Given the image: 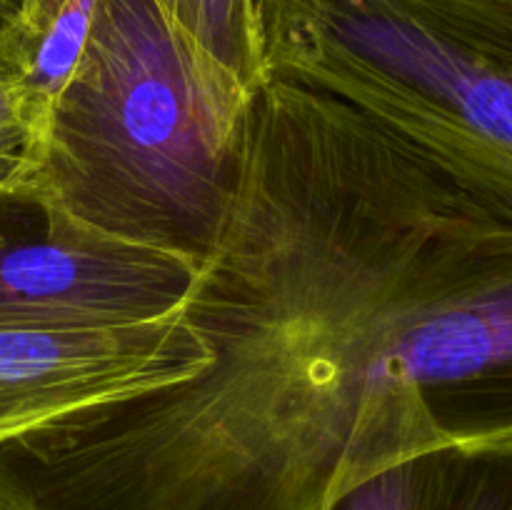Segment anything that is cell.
<instances>
[{
    "label": "cell",
    "instance_id": "obj_1",
    "mask_svg": "<svg viewBox=\"0 0 512 510\" xmlns=\"http://www.w3.org/2000/svg\"><path fill=\"white\" fill-rule=\"evenodd\" d=\"M180 313L193 378L0 443V510H328L512 438V200L353 105L265 78L228 223Z\"/></svg>",
    "mask_w": 512,
    "mask_h": 510
},
{
    "label": "cell",
    "instance_id": "obj_2",
    "mask_svg": "<svg viewBox=\"0 0 512 510\" xmlns=\"http://www.w3.org/2000/svg\"><path fill=\"white\" fill-rule=\"evenodd\" d=\"M253 90L158 0H95L88 40L10 203L200 268L243 173Z\"/></svg>",
    "mask_w": 512,
    "mask_h": 510
},
{
    "label": "cell",
    "instance_id": "obj_3",
    "mask_svg": "<svg viewBox=\"0 0 512 510\" xmlns=\"http://www.w3.org/2000/svg\"><path fill=\"white\" fill-rule=\"evenodd\" d=\"M258 20L270 78L512 200V0H258Z\"/></svg>",
    "mask_w": 512,
    "mask_h": 510
},
{
    "label": "cell",
    "instance_id": "obj_4",
    "mask_svg": "<svg viewBox=\"0 0 512 510\" xmlns=\"http://www.w3.org/2000/svg\"><path fill=\"white\" fill-rule=\"evenodd\" d=\"M198 265L78 228L0 248V328L78 333L150 323L183 308Z\"/></svg>",
    "mask_w": 512,
    "mask_h": 510
},
{
    "label": "cell",
    "instance_id": "obj_5",
    "mask_svg": "<svg viewBox=\"0 0 512 510\" xmlns=\"http://www.w3.org/2000/svg\"><path fill=\"white\" fill-rule=\"evenodd\" d=\"M210 353L180 310L78 333L0 328V443L45 423L183 383Z\"/></svg>",
    "mask_w": 512,
    "mask_h": 510
},
{
    "label": "cell",
    "instance_id": "obj_6",
    "mask_svg": "<svg viewBox=\"0 0 512 510\" xmlns=\"http://www.w3.org/2000/svg\"><path fill=\"white\" fill-rule=\"evenodd\" d=\"M425 510H512V438L423 455Z\"/></svg>",
    "mask_w": 512,
    "mask_h": 510
},
{
    "label": "cell",
    "instance_id": "obj_7",
    "mask_svg": "<svg viewBox=\"0 0 512 510\" xmlns=\"http://www.w3.org/2000/svg\"><path fill=\"white\" fill-rule=\"evenodd\" d=\"M170 20L248 90L268 78L258 0H158Z\"/></svg>",
    "mask_w": 512,
    "mask_h": 510
},
{
    "label": "cell",
    "instance_id": "obj_8",
    "mask_svg": "<svg viewBox=\"0 0 512 510\" xmlns=\"http://www.w3.org/2000/svg\"><path fill=\"white\" fill-rule=\"evenodd\" d=\"M423 455L380 470L340 495L328 510H425Z\"/></svg>",
    "mask_w": 512,
    "mask_h": 510
},
{
    "label": "cell",
    "instance_id": "obj_9",
    "mask_svg": "<svg viewBox=\"0 0 512 510\" xmlns=\"http://www.w3.org/2000/svg\"><path fill=\"white\" fill-rule=\"evenodd\" d=\"M35 150V125L23 95L0 78V203H10Z\"/></svg>",
    "mask_w": 512,
    "mask_h": 510
},
{
    "label": "cell",
    "instance_id": "obj_10",
    "mask_svg": "<svg viewBox=\"0 0 512 510\" xmlns=\"http://www.w3.org/2000/svg\"><path fill=\"white\" fill-rule=\"evenodd\" d=\"M93 8L95 0H0V43H18L48 28L70 8Z\"/></svg>",
    "mask_w": 512,
    "mask_h": 510
},
{
    "label": "cell",
    "instance_id": "obj_11",
    "mask_svg": "<svg viewBox=\"0 0 512 510\" xmlns=\"http://www.w3.org/2000/svg\"><path fill=\"white\" fill-rule=\"evenodd\" d=\"M5 243H8V240H5V235H3V233H0V248H3V245H5Z\"/></svg>",
    "mask_w": 512,
    "mask_h": 510
}]
</instances>
